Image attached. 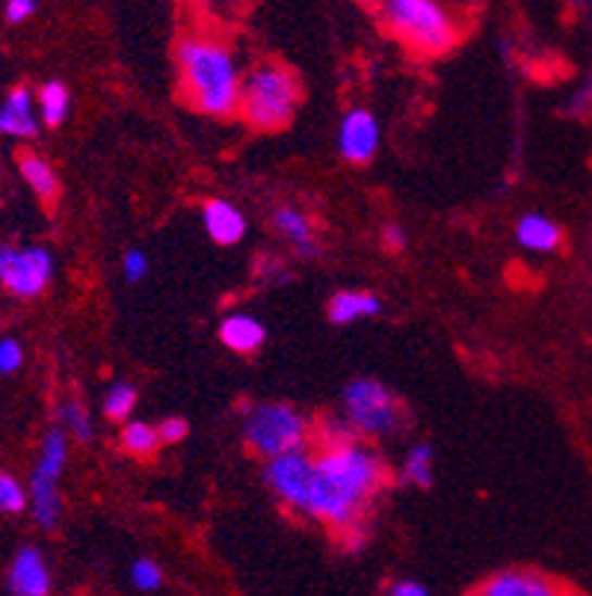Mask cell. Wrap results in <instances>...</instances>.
<instances>
[{
    "mask_svg": "<svg viewBox=\"0 0 592 596\" xmlns=\"http://www.w3.org/2000/svg\"><path fill=\"white\" fill-rule=\"evenodd\" d=\"M54 276V256L45 247H0V283L15 297H39Z\"/></svg>",
    "mask_w": 592,
    "mask_h": 596,
    "instance_id": "ba28073f",
    "label": "cell"
},
{
    "mask_svg": "<svg viewBox=\"0 0 592 596\" xmlns=\"http://www.w3.org/2000/svg\"><path fill=\"white\" fill-rule=\"evenodd\" d=\"M60 422H63L65 431L75 436V439H80V443H89V439H92V419H89V412L77 401L60 403Z\"/></svg>",
    "mask_w": 592,
    "mask_h": 596,
    "instance_id": "cb8c5ba5",
    "label": "cell"
},
{
    "mask_svg": "<svg viewBox=\"0 0 592 596\" xmlns=\"http://www.w3.org/2000/svg\"><path fill=\"white\" fill-rule=\"evenodd\" d=\"M24 362V350L15 338H3L0 342V374H15L22 369Z\"/></svg>",
    "mask_w": 592,
    "mask_h": 596,
    "instance_id": "83f0119b",
    "label": "cell"
},
{
    "mask_svg": "<svg viewBox=\"0 0 592 596\" xmlns=\"http://www.w3.org/2000/svg\"><path fill=\"white\" fill-rule=\"evenodd\" d=\"M36 12V0H7V18L12 24H22Z\"/></svg>",
    "mask_w": 592,
    "mask_h": 596,
    "instance_id": "f546056e",
    "label": "cell"
},
{
    "mask_svg": "<svg viewBox=\"0 0 592 596\" xmlns=\"http://www.w3.org/2000/svg\"><path fill=\"white\" fill-rule=\"evenodd\" d=\"M178 72L187 101L207 116L240 113V84L235 54L211 36H187L178 45Z\"/></svg>",
    "mask_w": 592,
    "mask_h": 596,
    "instance_id": "7a4b0ae2",
    "label": "cell"
},
{
    "mask_svg": "<svg viewBox=\"0 0 592 596\" xmlns=\"http://www.w3.org/2000/svg\"><path fill=\"white\" fill-rule=\"evenodd\" d=\"M403 475L410 484H418V487H430L432 481V448L430 445H415L410 455H406V463H403Z\"/></svg>",
    "mask_w": 592,
    "mask_h": 596,
    "instance_id": "603a6c76",
    "label": "cell"
},
{
    "mask_svg": "<svg viewBox=\"0 0 592 596\" xmlns=\"http://www.w3.org/2000/svg\"><path fill=\"white\" fill-rule=\"evenodd\" d=\"M264 338H267V330L255 314L235 312L223 318V324H219V342L235 353H255L264 345Z\"/></svg>",
    "mask_w": 592,
    "mask_h": 596,
    "instance_id": "5bb4252c",
    "label": "cell"
},
{
    "mask_svg": "<svg viewBox=\"0 0 592 596\" xmlns=\"http://www.w3.org/2000/svg\"><path fill=\"white\" fill-rule=\"evenodd\" d=\"M382 477H386L382 460L355 439L335 448H320V455L314 457L312 493L305 513L326 522L335 532H347L377 496Z\"/></svg>",
    "mask_w": 592,
    "mask_h": 596,
    "instance_id": "6da1fadb",
    "label": "cell"
},
{
    "mask_svg": "<svg viewBox=\"0 0 592 596\" xmlns=\"http://www.w3.org/2000/svg\"><path fill=\"white\" fill-rule=\"evenodd\" d=\"M486 596H554L560 594V585H554L549 575L533 573V570H504L486 579L480 587Z\"/></svg>",
    "mask_w": 592,
    "mask_h": 596,
    "instance_id": "8fae6325",
    "label": "cell"
},
{
    "mask_svg": "<svg viewBox=\"0 0 592 596\" xmlns=\"http://www.w3.org/2000/svg\"><path fill=\"white\" fill-rule=\"evenodd\" d=\"M158 434H161V443H181L187 436V422L184 419H163L158 424Z\"/></svg>",
    "mask_w": 592,
    "mask_h": 596,
    "instance_id": "f1b7e54d",
    "label": "cell"
},
{
    "mask_svg": "<svg viewBox=\"0 0 592 596\" xmlns=\"http://www.w3.org/2000/svg\"><path fill=\"white\" fill-rule=\"evenodd\" d=\"M382 240H386L388 250H403V244H406V235H403V228L400 226H386V232H382Z\"/></svg>",
    "mask_w": 592,
    "mask_h": 596,
    "instance_id": "d6a6232c",
    "label": "cell"
},
{
    "mask_svg": "<svg viewBox=\"0 0 592 596\" xmlns=\"http://www.w3.org/2000/svg\"><path fill=\"white\" fill-rule=\"evenodd\" d=\"M65 457H68V443H65L63 431H51L45 436L42 455L39 463L33 469L30 477V499L33 517L42 529H54L60 522V496H56V481L63 475Z\"/></svg>",
    "mask_w": 592,
    "mask_h": 596,
    "instance_id": "52a82bcc",
    "label": "cell"
},
{
    "mask_svg": "<svg viewBox=\"0 0 592 596\" xmlns=\"http://www.w3.org/2000/svg\"><path fill=\"white\" fill-rule=\"evenodd\" d=\"M137 407V386L130 383H113L104 398V415L113 422H125L130 412Z\"/></svg>",
    "mask_w": 592,
    "mask_h": 596,
    "instance_id": "7402d4cb",
    "label": "cell"
},
{
    "mask_svg": "<svg viewBox=\"0 0 592 596\" xmlns=\"http://www.w3.org/2000/svg\"><path fill=\"white\" fill-rule=\"evenodd\" d=\"M243 439L255 455L269 460L308 443V424L291 403H252L243 412Z\"/></svg>",
    "mask_w": 592,
    "mask_h": 596,
    "instance_id": "5b68a950",
    "label": "cell"
},
{
    "mask_svg": "<svg viewBox=\"0 0 592 596\" xmlns=\"http://www.w3.org/2000/svg\"><path fill=\"white\" fill-rule=\"evenodd\" d=\"M362 3H379V0H362Z\"/></svg>",
    "mask_w": 592,
    "mask_h": 596,
    "instance_id": "836d02e7",
    "label": "cell"
},
{
    "mask_svg": "<svg viewBox=\"0 0 592 596\" xmlns=\"http://www.w3.org/2000/svg\"><path fill=\"white\" fill-rule=\"evenodd\" d=\"M122 445H125L128 455L149 457L161 445V434H158V427H151L146 422H125V427H122Z\"/></svg>",
    "mask_w": 592,
    "mask_h": 596,
    "instance_id": "44dd1931",
    "label": "cell"
},
{
    "mask_svg": "<svg viewBox=\"0 0 592 596\" xmlns=\"http://www.w3.org/2000/svg\"><path fill=\"white\" fill-rule=\"evenodd\" d=\"M344 422L362 436H391L403 424V410L382 383L353 380L344 389Z\"/></svg>",
    "mask_w": 592,
    "mask_h": 596,
    "instance_id": "8992f818",
    "label": "cell"
},
{
    "mask_svg": "<svg viewBox=\"0 0 592 596\" xmlns=\"http://www.w3.org/2000/svg\"><path fill=\"white\" fill-rule=\"evenodd\" d=\"M18 166H22L24 182H27L36 194L42 196V199H54L60 185H56V175L54 170H51V163L42 161V158H36V154H24L22 161H18Z\"/></svg>",
    "mask_w": 592,
    "mask_h": 596,
    "instance_id": "d6986e66",
    "label": "cell"
},
{
    "mask_svg": "<svg viewBox=\"0 0 592 596\" xmlns=\"http://www.w3.org/2000/svg\"><path fill=\"white\" fill-rule=\"evenodd\" d=\"M39 122L33 116V92L27 87H15L0 104V134L10 137H33Z\"/></svg>",
    "mask_w": 592,
    "mask_h": 596,
    "instance_id": "2e32d148",
    "label": "cell"
},
{
    "mask_svg": "<svg viewBox=\"0 0 592 596\" xmlns=\"http://www.w3.org/2000/svg\"><path fill=\"white\" fill-rule=\"evenodd\" d=\"M273 226L279 232L281 238L291 244L300 259H317L320 256V247H317V238H314V228L308 223V218L302 214L300 208H279L273 214Z\"/></svg>",
    "mask_w": 592,
    "mask_h": 596,
    "instance_id": "9a60e30c",
    "label": "cell"
},
{
    "mask_svg": "<svg viewBox=\"0 0 592 596\" xmlns=\"http://www.w3.org/2000/svg\"><path fill=\"white\" fill-rule=\"evenodd\" d=\"M202 3H205V10L216 12V15H231V12L243 10L247 0H202Z\"/></svg>",
    "mask_w": 592,
    "mask_h": 596,
    "instance_id": "4dcf8cb0",
    "label": "cell"
},
{
    "mask_svg": "<svg viewBox=\"0 0 592 596\" xmlns=\"http://www.w3.org/2000/svg\"><path fill=\"white\" fill-rule=\"evenodd\" d=\"M10 591L18 596H45L51 591V573L39 549L24 546L22 552L12 558Z\"/></svg>",
    "mask_w": 592,
    "mask_h": 596,
    "instance_id": "7c38bea8",
    "label": "cell"
},
{
    "mask_svg": "<svg viewBox=\"0 0 592 596\" xmlns=\"http://www.w3.org/2000/svg\"><path fill=\"white\" fill-rule=\"evenodd\" d=\"M379 312H382V300L374 291H338L329 300V321L338 326L374 318Z\"/></svg>",
    "mask_w": 592,
    "mask_h": 596,
    "instance_id": "e0dca14e",
    "label": "cell"
},
{
    "mask_svg": "<svg viewBox=\"0 0 592 596\" xmlns=\"http://www.w3.org/2000/svg\"><path fill=\"white\" fill-rule=\"evenodd\" d=\"M314 457L302 448L285 451V455L269 457L264 467V484L279 496L291 510L305 513L308 508V493H312Z\"/></svg>",
    "mask_w": 592,
    "mask_h": 596,
    "instance_id": "9c48e42d",
    "label": "cell"
},
{
    "mask_svg": "<svg viewBox=\"0 0 592 596\" xmlns=\"http://www.w3.org/2000/svg\"><path fill=\"white\" fill-rule=\"evenodd\" d=\"M388 594L391 596H424L427 594V587L420 585V582H394V585L388 587Z\"/></svg>",
    "mask_w": 592,
    "mask_h": 596,
    "instance_id": "1f68e13d",
    "label": "cell"
},
{
    "mask_svg": "<svg viewBox=\"0 0 592 596\" xmlns=\"http://www.w3.org/2000/svg\"><path fill=\"white\" fill-rule=\"evenodd\" d=\"M39 110H42L45 125H63L65 116H68V89L60 84V80H48L42 89H39Z\"/></svg>",
    "mask_w": 592,
    "mask_h": 596,
    "instance_id": "ffe728a7",
    "label": "cell"
},
{
    "mask_svg": "<svg viewBox=\"0 0 592 596\" xmlns=\"http://www.w3.org/2000/svg\"><path fill=\"white\" fill-rule=\"evenodd\" d=\"M386 30L412 54L442 57L459 42V22L442 0H379Z\"/></svg>",
    "mask_w": 592,
    "mask_h": 596,
    "instance_id": "3957f363",
    "label": "cell"
},
{
    "mask_svg": "<svg viewBox=\"0 0 592 596\" xmlns=\"http://www.w3.org/2000/svg\"><path fill=\"white\" fill-rule=\"evenodd\" d=\"M202 223H205V232L211 235L214 244L219 247H235L247 235V218L243 211L226 199H211L205 208H202Z\"/></svg>",
    "mask_w": 592,
    "mask_h": 596,
    "instance_id": "4fadbf2b",
    "label": "cell"
},
{
    "mask_svg": "<svg viewBox=\"0 0 592 596\" xmlns=\"http://www.w3.org/2000/svg\"><path fill=\"white\" fill-rule=\"evenodd\" d=\"M122 271H125V280H128V283H140V280H146V273H149V256L134 247V250L125 252Z\"/></svg>",
    "mask_w": 592,
    "mask_h": 596,
    "instance_id": "4316f807",
    "label": "cell"
},
{
    "mask_svg": "<svg viewBox=\"0 0 592 596\" xmlns=\"http://www.w3.org/2000/svg\"><path fill=\"white\" fill-rule=\"evenodd\" d=\"M516 238L530 252H554L560 247L563 232L554 220L542 218V214H528L516 226Z\"/></svg>",
    "mask_w": 592,
    "mask_h": 596,
    "instance_id": "ac0fdd59",
    "label": "cell"
},
{
    "mask_svg": "<svg viewBox=\"0 0 592 596\" xmlns=\"http://www.w3.org/2000/svg\"><path fill=\"white\" fill-rule=\"evenodd\" d=\"M130 582H134L137 591H146V594L158 591V587L163 585L161 564H154V561H149V558H140L137 564L130 567Z\"/></svg>",
    "mask_w": 592,
    "mask_h": 596,
    "instance_id": "d4e9b609",
    "label": "cell"
},
{
    "mask_svg": "<svg viewBox=\"0 0 592 596\" xmlns=\"http://www.w3.org/2000/svg\"><path fill=\"white\" fill-rule=\"evenodd\" d=\"M27 508V493L12 475L0 472V510L3 513H22Z\"/></svg>",
    "mask_w": 592,
    "mask_h": 596,
    "instance_id": "484cf974",
    "label": "cell"
},
{
    "mask_svg": "<svg viewBox=\"0 0 592 596\" xmlns=\"http://www.w3.org/2000/svg\"><path fill=\"white\" fill-rule=\"evenodd\" d=\"M338 149L344 154V161L350 163L374 161V154L379 152L377 116L362 108L350 110L341 120V128H338Z\"/></svg>",
    "mask_w": 592,
    "mask_h": 596,
    "instance_id": "30bf717a",
    "label": "cell"
},
{
    "mask_svg": "<svg viewBox=\"0 0 592 596\" xmlns=\"http://www.w3.org/2000/svg\"><path fill=\"white\" fill-rule=\"evenodd\" d=\"M300 108V80L279 63H259L240 84V113L259 131L285 128Z\"/></svg>",
    "mask_w": 592,
    "mask_h": 596,
    "instance_id": "277c9868",
    "label": "cell"
}]
</instances>
